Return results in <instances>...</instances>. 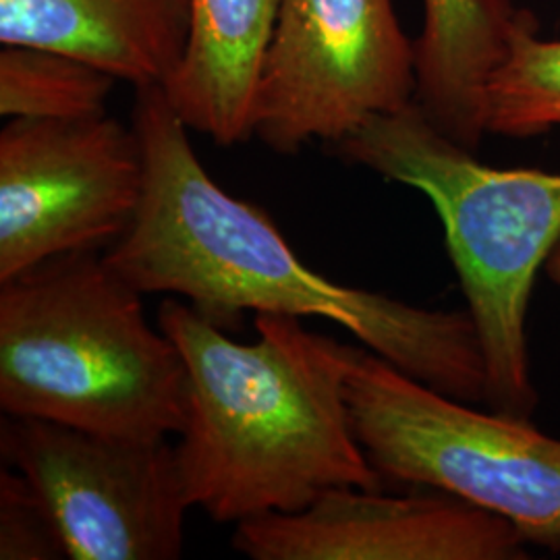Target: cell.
<instances>
[{
  "label": "cell",
  "mask_w": 560,
  "mask_h": 560,
  "mask_svg": "<svg viewBox=\"0 0 560 560\" xmlns=\"http://www.w3.org/2000/svg\"><path fill=\"white\" fill-rule=\"evenodd\" d=\"M117 78L71 55L2 44L0 115L7 119H85L106 113Z\"/></svg>",
  "instance_id": "obj_13"
},
{
  "label": "cell",
  "mask_w": 560,
  "mask_h": 560,
  "mask_svg": "<svg viewBox=\"0 0 560 560\" xmlns=\"http://www.w3.org/2000/svg\"><path fill=\"white\" fill-rule=\"evenodd\" d=\"M98 252L0 282V409L122 439L179 436L187 368Z\"/></svg>",
  "instance_id": "obj_3"
},
{
  "label": "cell",
  "mask_w": 560,
  "mask_h": 560,
  "mask_svg": "<svg viewBox=\"0 0 560 560\" xmlns=\"http://www.w3.org/2000/svg\"><path fill=\"white\" fill-rule=\"evenodd\" d=\"M280 0H191V34L162 85L183 122L219 145L254 138L256 92Z\"/></svg>",
  "instance_id": "obj_11"
},
{
  "label": "cell",
  "mask_w": 560,
  "mask_h": 560,
  "mask_svg": "<svg viewBox=\"0 0 560 560\" xmlns=\"http://www.w3.org/2000/svg\"><path fill=\"white\" fill-rule=\"evenodd\" d=\"M347 402L382 481L441 490L560 552V439L529 418L483 411L347 345Z\"/></svg>",
  "instance_id": "obj_5"
},
{
  "label": "cell",
  "mask_w": 560,
  "mask_h": 560,
  "mask_svg": "<svg viewBox=\"0 0 560 560\" xmlns=\"http://www.w3.org/2000/svg\"><path fill=\"white\" fill-rule=\"evenodd\" d=\"M544 272H546L548 280H550L557 289H560V243L557 245V249L552 252V256L546 261Z\"/></svg>",
  "instance_id": "obj_16"
},
{
  "label": "cell",
  "mask_w": 560,
  "mask_h": 560,
  "mask_svg": "<svg viewBox=\"0 0 560 560\" xmlns=\"http://www.w3.org/2000/svg\"><path fill=\"white\" fill-rule=\"evenodd\" d=\"M527 18L511 0H423L416 104L474 152L488 136V85Z\"/></svg>",
  "instance_id": "obj_12"
},
{
  "label": "cell",
  "mask_w": 560,
  "mask_h": 560,
  "mask_svg": "<svg viewBox=\"0 0 560 560\" xmlns=\"http://www.w3.org/2000/svg\"><path fill=\"white\" fill-rule=\"evenodd\" d=\"M416 42L393 0H280L261 60L254 138L277 154L335 145L416 102Z\"/></svg>",
  "instance_id": "obj_6"
},
{
  "label": "cell",
  "mask_w": 560,
  "mask_h": 560,
  "mask_svg": "<svg viewBox=\"0 0 560 560\" xmlns=\"http://www.w3.org/2000/svg\"><path fill=\"white\" fill-rule=\"evenodd\" d=\"M330 150L434 206L480 340L486 405L532 418L538 390L527 320L536 279L560 243V173L488 166L416 102L363 122Z\"/></svg>",
  "instance_id": "obj_4"
},
{
  "label": "cell",
  "mask_w": 560,
  "mask_h": 560,
  "mask_svg": "<svg viewBox=\"0 0 560 560\" xmlns=\"http://www.w3.org/2000/svg\"><path fill=\"white\" fill-rule=\"evenodd\" d=\"M145 164L136 127L9 119L0 131V282L42 261L101 252L140 210Z\"/></svg>",
  "instance_id": "obj_8"
},
{
  "label": "cell",
  "mask_w": 560,
  "mask_h": 560,
  "mask_svg": "<svg viewBox=\"0 0 560 560\" xmlns=\"http://www.w3.org/2000/svg\"><path fill=\"white\" fill-rule=\"evenodd\" d=\"M159 326L187 368L177 457L194 509L237 525L335 488L381 490L347 402V342L277 314H256L258 340L237 342L179 300L162 301Z\"/></svg>",
  "instance_id": "obj_2"
},
{
  "label": "cell",
  "mask_w": 560,
  "mask_h": 560,
  "mask_svg": "<svg viewBox=\"0 0 560 560\" xmlns=\"http://www.w3.org/2000/svg\"><path fill=\"white\" fill-rule=\"evenodd\" d=\"M233 546L252 560L527 559L517 527L441 490L335 488L298 513L241 521Z\"/></svg>",
  "instance_id": "obj_9"
},
{
  "label": "cell",
  "mask_w": 560,
  "mask_h": 560,
  "mask_svg": "<svg viewBox=\"0 0 560 560\" xmlns=\"http://www.w3.org/2000/svg\"><path fill=\"white\" fill-rule=\"evenodd\" d=\"M0 559H67L50 509L15 467L0 471Z\"/></svg>",
  "instance_id": "obj_15"
},
{
  "label": "cell",
  "mask_w": 560,
  "mask_h": 560,
  "mask_svg": "<svg viewBox=\"0 0 560 560\" xmlns=\"http://www.w3.org/2000/svg\"><path fill=\"white\" fill-rule=\"evenodd\" d=\"M0 451L40 492L71 560H175L191 506L177 444L4 416Z\"/></svg>",
  "instance_id": "obj_7"
},
{
  "label": "cell",
  "mask_w": 560,
  "mask_h": 560,
  "mask_svg": "<svg viewBox=\"0 0 560 560\" xmlns=\"http://www.w3.org/2000/svg\"><path fill=\"white\" fill-rule=\"evenodd\" d=\"M552 129H560V40H541L532 15L488 85V133L529 140Z\"/></svg>",
  "instance_id": "obj_14"
},
{
  "label": "cell",
  "mask_w": 560,
  "mask_h": 560,
  "mask_svg": "<svg viewBox=\"0 0 560 560\" xmlns=\"http://www.w3.org/2000/svg\"><path fill=\"white\" fill-rule=\"evenodd\" d=\"M131 125L143 196L104 258L140 293L183 298L222 328L245 312L335 322L416 381L486 405V363L467 310L420 307L305 266L261 208L210 177L162 85L138 88Z\"/></svg>",
  "instance_id": "obj_1"
},
{
  "label": "cell",
  "mask_w": 560,
  "mask_h": 560,
  "mask_svg": "<svg viewBox=\"0 0 560 560\" xmlns=\"http://www.w3.org/2000/svg\"><path fill=\"white\" fill-rule=\"evenodd\" d=\"M191 0H0V44L40 46L131 85H164L185 57Z\"/></svg>",
  "instance_id": "obj_10"
}]
</instances>
